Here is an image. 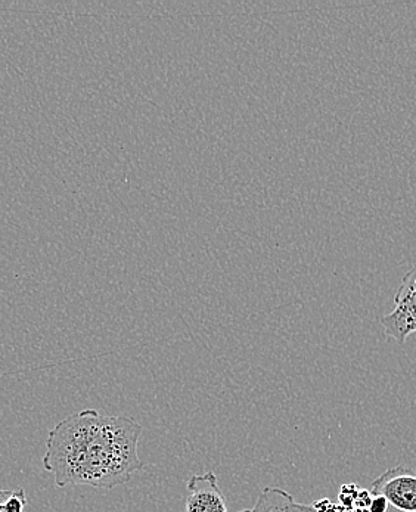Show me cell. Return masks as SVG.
Wrapping results in <instances>:
<instances>
[{
    "instance_id": "1",
    "label": "cell",
    "mask_w": 416,
    "mask_h": 512,
    "mask_svg": "<svg viewBox=\"0 0 416 512\" xmlns=\"http://www.w3.org/2000/svg\"><path fill=\"white\" fill-rule=\"evenodd\" d=\"M142 425L126 415L85 409L58 422L46 439L43 468L57 487L114 489L144 468L138 446Z\"/></svg>"
},
{
    "instance_id": "2",
    "label": "cell",
    "mask_w": 416,
    "mask_h": 512,
    "mask_svg": "<svg viewBox=\"0 0 416 512\" xmlns=\"http://www.w3.org/2000/svg\"><path fill=\"white\" fill-rule=\"evenodd\" d=\"M393 312L381 318L384 332L400 344L416 332V265L403 276L394 296Z\"/></svg>"
},
{
    "instance_id": "3",
    "label": "cell",
    "mask_w": 416,
    "mask_h": 512,
    "mask_svg": "<svg viewBox=\"0 0 416 512\" xmlns=\"http://www.w3.org/2000/svg\"><path fill=\"white\" fill-rule=\"evenodd\" d=\"M369 492L386 499L396 510L416 512V473L409 468H390L371 483Z\"/></svg>"
},
{
    "instance_id": "4",
    "label": "cell",
    "mask_w": 416,
    "mask_h": 512,
    "mask_svg": "<svg viewBox=\"0 0 416 512\" xmlns=\"http://www.w3.org/2000/svg\"><path fill=\"white\" fill-rule=\"evenodd\" d=\"M186 512H228L226 498L217 484L216 473L197 474L186 483Z\"/></svg>"
},
{
    "instance_id": "5",
    "label": "cell",
    "mask_w": 416,
    "mask_h": 512,
    "mask_svg": "<svg viewBox=\"0 0 416 512\" xmlns=\"http://www.w3.org/2000/svg\"><path fill=\"white\" fill-rule=\"evenodd\" d=\"M239 512H316L309 505L298 504L296 499L279 487H265L250 510Z\"/></svg>"
},
{
    "instance_id": "6",
    "label": "cell",
    "mask_w": 416,
    "mask_h": 512,
    "mask_svg": "<svg viewBox=\"0 0 416 512\" xmlns=\"http://www.w3.org/2000/svg\"><path fill=\"white\" fill-rule=\"evenodd\" d=\"M27 507L26 490L18 489L12 492V495L3 502V511L5 512H24Z\"/></svg>"
},
{
    "instance_id": "7",
    "label": "cell",
    "mask_w": 416,
    "mask_h": 512,
    "mask_svg": "<svg viewBox=\"0 0 416 512\" xmlns=\"http://www.w3.org/2000/svg\"><path fill=\"white\" fill-rule=\"evenodd\" d=\"M369 512H387L388 502L381 496H372L371 505L368 508Z\"/></svg>"
},
{
    "instance_id": "8",
    "label": "cell",
    "mask_w": 416,
    "mask_h": 512,
    "mask_svg": "<svg viewBox=\"0 0 416 512\" xmlns=\"http://www.w3.org/2000/svg\"><path fill=\"white\" fill-rule=\"evenodd\" d=\"M12 495L11 490L6 489H0V504H3V502L6 501V499L9 498V496Z\"/></svg>"
},
{
    "instance_id": "9",
    "label": "cell",
    "mask_w": 416,
    "mask_h": 512,
    "mask_svg": "<svg viewBox=\"0 0 416 512\" xmlns=\"http://www.w3.org/2000/svg\"><path fill=\"white\" fill-rule=\"evenodd\" d=\"M0 512H5L3 511V504H0Z\"/></svg>"
}]
</instances>
